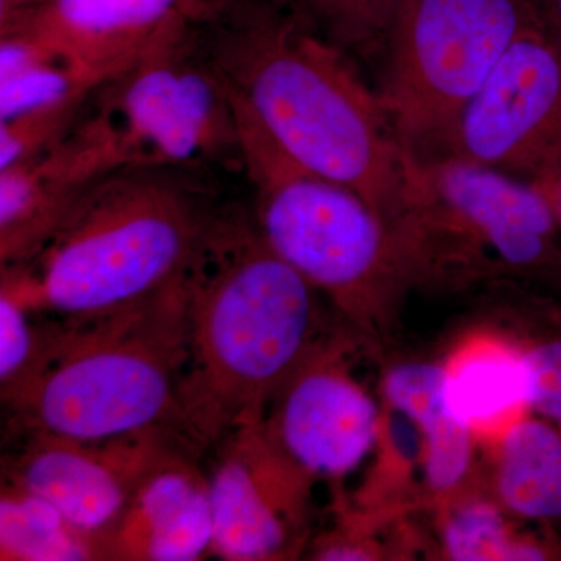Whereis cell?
<instances>
[{
    "mask_svg": "<svg viewBox=\"0 0 561 561\" xmlns=\"http://www.w3.org/2000/svg\"><path fill=\"white\" fill-rule=\"evenodd\" d=\"M184 289L176 430L201 454L264 419L284 381L341 323H331L327 298L265 243L245 209H216Z\"/></svg>",
    "mask_w": 561,
    "mask_h": 561,
    "instance_id": "cell-1",
    "label": "cell"
},
{
    "mask_svg": "<svg viewBox=\"0 0 561 561\" xmlns=\"http://www.w3.org/2000/svg\"><path fill=\"white\" fill-rule=\"evenodd\" d=\"M205 39L232 95L287 157L356 192L387 220L400 219L416 161L378 92L295 0H250Z\"/></svg>",
    "mask_w": 561,
    "mask_h": 561,
    "instance_id": "cell-2",
    "label": "cell"
},
{
    "mask_svg": "<svg viewBox=\"0 0 561 561\" xmlns=\"http://www.w3.org/2000/svg\"><path fill=\"white\" fill-rule=\"evenodd\" d=\"M216 209L179 169H125L88 184L38 253L2 287L61 320L122 311L186 272Z\"/></svg>",
    "mask_w": 561,
    "mask_h": 561,
    "instance_id": "cell-3",
    "label": "cell"
},
{
    "mask_svg": "<svg viewBox=\"0 0 561 561\" xmlns=\"http://www.w3.org/2000/svg\"><path fill=\"white\" fill-rule=\"evenodd\" d=\"M186 362L184 273L130 308L41 328L38 356L3 391L16 437L54 435L102 442L151 430H176Z\"/></svg>",
    "mask_w": 561,
    "mask_h": 561,
    "instance_id": "cell-4",
    "label": "cell"
},
{
    "mask_svg": "<svg viewBox=\"0 0 561 561\" xmlns=\"http://www.w3.org/2000/svg\"><path fill=\"white\" fill-rule=\"evenodd\" d=\"M231 98L239 165L253 191L251 216L262 239L368 345L381 343L409 289L432 284L411 227L387 220L356 192L291 160Z\"/></svg>",
    "mask_w": 561,
    "mask_h": 561,
    "instance_id": "cell-5",
    "label": "cell"
},
{
    "mask_svg": "<svg viewBox=\"0 0 561 561\" xmlns=\"http://www.w3.org/2000/svg\"><path fill=\"white\" fill-rule=\"evenodd\" d=\"M206 33L176 36L102 83L43 160L83 187L125 169L239 164L238 121Z\"/></svg>",
    "mask_w": 561,
    "mask_h": 561,
    "instance_id": "cell-6",
    "label": "cell"
},
{
    "mask_svg": "<svg viewBox=\"0 0 561 561\" xmlns=\"http://www.w3.org/2000/svg\"><path fill=\"white\" fill-rule=\"evenodd\" d=\"M540 22L537 0H409L387 41L378 92L402 149L419 162L449 154L467 106Z\"/></svg>",
    "mask_w": 561,
    "mask_h": 561,
    "instance_id": "cell-7",
    "label": "cell"
},
{
    "mask_svg": "<svg viewBox=\"0 0 561 561\" xmlns=\"http://www.w3.org/2000/svg\"><path fill=\"white\" fill-rule=\"evenodd\" d=\"M405 213L479 278L507 271L538 279L561 249L559 221L537 186L457 154L416 161Z\"/></svg>",
    "mask_w": 561,
    "mask_h": 561,
    "instance_id": "cell-8",
    "label": "cell"
},
{
    "mask_svg": "<svg viewBox=\"0 0 561 561\" xmlns=\"http://www.w3.org/2000/svg\"><path fill=\"white\" fill-rule=\"evenodd\" d=\"M449 154L541 184L561 175V49L523 32L461 116Z\"/></svg>",
    "mask_w": 561,
    "mask_h": 561,
    "instance_id": "cell-9",
    "label": "cell"
},
{
    "mask_svg": "<svg viewBox=\"0 0 561 561\" xmlns=\"http://www.w3.org/2000/svg\"><path fill=\"white\" fill-rule=\"evenodd\" d=\"M364 337L346 321L298 365L272 398L265 430L319 479L341 481L375 451L382 408L351 370Z\"/></svg>",
    "mask_w": 561,
    "mask_h": 561,
    "instance_id": "cell-10",
    "label": "cell"
},
{
    "mask_svg": "<svg viewBox=\"0 0 561 561\" xmlns=\"http://www.w3.org/2000/svg\"><path fill=\"white\" fill-rule=\"evenodd\" d=\"M21 451L5 472L9 481L38 494L77 530L99 545L121 518L133 493L181 454L194 453L179 432L151 430L102 442L54 435H21Z\"/></svg>",
    "mask_w": 561,
    "mask_h": 561,
    "instance_id": "cell-11",
    "label": "cell"
},
{
    "mask_svg": "<svg viewBox=\"0 0 561 561\" xmlns=\"http://www.w3.org/2000/svg\"><path fill=\"white\" fill-rule=\"evenodd\" d=\"M250 0H2L0 32L25 28L110 80L147 51L206 33Z\"/></svg>",
    "mask_w": 561,
    "mask_h": 561,
    "instance_id": "cell-12",
    "label": "cell"
},
{
    "mask_svg": "<svg viewBox=\"0 0 561 561\" xmlns=\"http://www.w3.org/2000/svg\"><path fill=\"white\" fill-rule=\"evenodd\" d=\"M181 454L144 479L103 537L102 560L194 561L210 553L208 479Z\"/></svg>",
    "mask_w": 561,
    "mask_h": 561,
    "instance_id": "cell-13",
    "label": "cell"
},
{
    "mask_svg": "<svg viewBox=\"0 0 561 561\" xmlns=\"http://www.w3.org/2000/svg\"><path fill=\"white\" fill-rule=\"evenodd\" d=\"M382 401L412 421L423 442V496L432 507L474 485L478 438L449 400L442 362H398L383 371Z\"/></svg>",
    "mask_w": 561,
    "mask_h": 561,
    "instance_id": "cell-14",
    "label": "cell"
},
{
    "mask_svg": "<svg viewBox=\"0 0 561 561\" xmlns=\"http://www.w3.org/2000/svg\"><path fill=\"white\" fill-rule=\"evenodd\" d=\"M442 365L449 400L479 446L493 448L531 413L526 362L512 330L482 327L465 332Z\"/></svg>",
    "mask_w": 561,
    "mask_h": 561,
    "instance_id": "cell-15",
    "label": "cell"
},
{
    "mask_svg": "<svg viewBox=\"0 0 561 561\" xmlns=\"http://www.w3.org/2000/svg\"><path fill=\"white\" fill-rule=\"evenodd\" d=\"M208 485L213 556L228 561L291 560L300 556L306 538L273 508L242 461L225 446H220Z\"/></svg>",
    "mask_w": 561,
    "mask_h": 561,
    "instance_id": "cell-16",
    "label": "cell"
},
{
    "mask_svg": "<svg viewBox=\"0 0 561 561\" xmlns=\"http://www.w3.org/2000/svg\"><path fill=\"white\" fill-rule=\"evenodd\" d=\"M491 454L490 491L513 518L552 529L561 523V430L529 413Z\"/></svg>",
    "mask_w": 561,
    "mask_h": 561,
    "instance_id": "cell-17",
    "label": "cell"
},
{
    "mask_svg": "<svg viewBox=\"0 0 561 561\" xmlns=\"http://www.w3.org/2000/svg\"><path fill=\"white\" fill-rule=\"evenodd\" d=\"M102 83L87 66L36 33L0 32V122L84 101Z\"/></svg>",
    "mask_w": 561,
    "mask_h": 561,
    "instance_id": "cell-18",
    "label": "cell"
},
{
    "mask_svg": "<svg viewBox=\"0 0 561 561\" xmlns=\"http://www.w3.org/2000/svg\"><path fill=\"white\" fill-rule=\"evenodd\" d=\"M438 511L443 559L454 561L561 560L559 535L519 534L491 491L472 485Z\"/></svg>",
    "mask_w": 561,
    "mask_h": 561,
    "instance_id": "cell-19",
    "label": "cell"
},
{
    "mask_svg": "<svg viewBox=\"0 0 561 561\" xmlns=\"http://www.w3.org/2000/svg\"><path fill=\"white\" fill-rule=\"evenodd\" d=\"M84 187L70 186L55 176L39 157L0 169L2 267L35 256Z\"/></svg>",
    "mask_w": 561,
    "mask_h": 561,
    "instance_id": "cell-20",
    "label": "cell"
},
{
    "mask_svg": "<svg viewBox=\"0 0 561 561\" xmlns=\"http://www.w3.org/2000/svg\"><path fill=\"white\" fill-rule=\"evenodd\" d=\"M0 559L101 560V551L94 538L70 526L54 505L9 481L0 497Z\"/></svg>",
    "mask_w": 561,
    "mask_h": 561,
    "instance_id": "cell-21",
    "label": "cell"
},
{
    "mask_svg": "<svg viewBox=\"0 0 561 561\" xmlns=\"http://www.w3.org/2000/svg\"><path fill=\"white\" fill-rule=\"evenodd\" d=\"M519 316L512 331L526 362L530 412L561 430V309L531 298Z\"/></svg>",
    "mask_w": 561,
    "mask_h": 561,
    "instance_id": "cell-22",
    "label": "cell"
},
{
    "mask_svg": "<svg viewBox=\"0 0 561 561\" xmlns=\"http://www.w3.org/2000/svg\"><path fill=\"white\" fill-rule=\"evenodd\" d=\"M313 27L343 50L371 55L387 46L409 0H295Z\"/></svg>",
    "mask_w": 561,
    "mask_h": 561,
    "instance_id": "cell-23",
    "label": "cell"
},
{
    "mask_svg": "<svg viewBox=\"0 0 561 561\" xmlns=\"http://www.w3.org/2000/svg\"><path fill=\"white\" fill-rule=\"evenodd\" d=\"M87 102L62 103L0 122V169L35 160L54 147L79 119Z\"/></svg>",
    "mask_w": 561,
    "mask_h": 561,
    "instance_id": "cell-24",
    "label": "cell"
},
{
    "mask_svg": "<svg viewBox=\"0 0 561 561\" xmlns=\"http://www.w3.org/2000/svg\"><path fill=\"white\" fill-rule=\"evenodd\" d=\"M31 309L13 294L0 289V391L10 390L27 375L38 356L41 328Z\"/></svg>",
    "mask_w": 561,
    "mask_h": 561,
    "instance_id": "cell-25",
    "label": "cell"
},
{
    "mask_svg": "<svg viewBox=\"0 0 561 561\" xmlns=\"http://www.w3.org/2000/svg\"><path fill=\"white\" fill-rule=\"evenodd\" d=\"M542 25L561 49V0H537Z\"/></svg>",
    "mask_w": 561,
    "mask_h": 561,
    "instance_id": "cell-26",
    "label": "cell"
},
{
    "mask_svg": "<svg viewBox=\"0 0 561 561\" xmlns=\"http://www.w3.org/2000/svg\"><path fill=\"white\" fill-rule=\"evenodd\" d=\"M534 186H537L545 194V197L548 198V202L551 203V208L561 228V175L551 181H546V183L534 184Z\"/></svg>",
    "mask_w": 561,
    "mask_h": 561,
    "instance_id": "cell-27",
    "label": "cell"
},
{
    "mask_svg": "<svg viewBox=\"0 0 561 561\" xmlns=\"http://www.w3.org/2000/svg\"><path fill=\"white\" fill-rule=\"evenodd\" d=\"M538 279L548 284L557 294L561 295V249L557 253L556 260L552 261V264L546 268V272Z\"/></svg>",
    "mask_w": 561,
    "mask_h": 561,
    "instance_id": "cell-28",
    "label": "cell"
}]
</instances>
